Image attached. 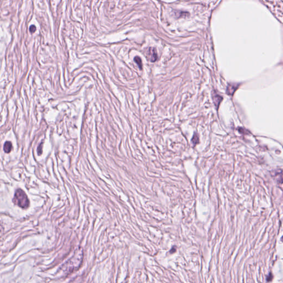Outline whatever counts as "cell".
Returning a JSON list of instances; mask_svg holds the SVG:
<instances>
[{
  "label": "cell",
  "instance_id": "cell-5",
  "mask_svg": "<svg viewBox=\"0 0 283 283\" xmlns=\"http://www.w3.org/2000/svg\"><path fill=\"white\" fill-rule=\"evenodd\" d=\"M134 61L135 62H136L137 64H138V65L139 66V67L140 68V69H142V60L140 59V57H136L134 58Z\"/></svg>",
  "mask_w": 283,
  "mask_h": 283
},
{
  "label": "cell",
  "instance_id": "cell-2",
  "mask_svg": "<svg viewBox=\"0 0 283 283\" xmlns=\"http://www.w3.org/2000/svg\"><path fill=\"white\" fill-rule=\"evenodd\" d=\"M147 55L148 58L149 60L152 62H154L158 58L157 53L155 48H149L147 52Z\"/></svg>",
  "mask_w": 283,
  "mask_h": 283
},
{
  "label": "cell",
  "instance_id": "cell-6",
  "mask_svg": "<svg viewBox=\"0 0 283 283\" xmlns=\"http://www.w3.org/2000/svg\"><path fill=\"white\" fill-rule=\"evenodd\" d=\"M215 97H216V100H214V101H215V103L217 102V103H216V105H217V106H218V105H219V103L220 102L221 99L222 100V98H221V97H220V96H219V95H216Z\"/></svg>",
  "mask_w": 283,
  "mask_h": 283
},
{
  "label": "cell",
  "instance_id": "cell-7",
  "mask_svg": "<svg viewBox=\"0 0 283 283\" xmlns=\"http://www.w3.org/2000/svg\"><path fill=\"white\" fill-rule=\"evenodd\" d=\"M36 30V27L34 25H32L29 28V31L31 33H34Z\"/></svg>",
  "mask_w": 283,
  "mask_h": 283
},
{
  "label": "cell",
  "instance_id": "cell-1",
  "mask_svg": "<svg viewBox=\"0 0 283 283\" xmlns=\"http://www.w3.org/2000/svg\"><path fill=\"white\" fill-rule=\"evenodd\" d=\"M13 202L15 205L22 208H27L29 206V201L24 191L20 189L16 191Z\"/></svg>",
  "mask_w": 283,
  "mask_h": 283
},
{
  "label": "cell",
  "instance_id": "cell-4",
  "mask_svg": "<svg viewBox=\"0 0 283 283\" xmlns=\"http://www.w3.org/2000/svg\"><path fill=\"white\" fill-rule=\"evenodd\" d=\"M236 88H237V87H235V85H230L229 86H228L227 88V94L228 95L233 94V92H234L235 91V89H236Z\"/></svg>",
  "mask_w": 283,
  "mask_h": 283
},
{
  "label": "cell",
  "instance_id": "cell-8",
  "mask_svg": "<svg viewBox=\"0 0 283 283\" xmlns=\"http://www.w3.org/2000/svg\"><path fill=\"white\" fill-rule=\"evenodd\" d=\"M42 145H43V144H41L39 145V147H38L37 151H38V154H39V155H40V154H41L42 153Z\"/></svg>",
  "mask_w": 283,
  "mask_h": 283
},
{
  "label": "cell",
  "instance_id": "cell-3",
  "mask_svg": "<svg viewBox=\"0 0 283 283\" xmlns=\"http://www.w3.org/2000/svg\"><path fill=\"white\" fill-rule=\"evenodd\" d=\"M12 146L11 142L9 141H7L5 142L4 146H3V149H4L5 153H9L12 150Z\"/></svg>",
  "mask_w": 283,
  "mask_h": 283
},
{
  "label": "cell",
  "instance_id": "cell-9",
  "mask_svg": "<svg viewBox=\"0 0 283 283\" xmlns=\"http://www.w3.org/2000/svg\"><path fill=\"white\" fill-rule=\"evenodd\" d=\"M272 278H273V277H272V274H269V275L268 277H267V281H268V282H269V281H271Z\"/></svg>",
  "mask_w": 283,
  "mask_h": 283
}]
</instances>
